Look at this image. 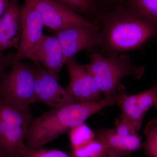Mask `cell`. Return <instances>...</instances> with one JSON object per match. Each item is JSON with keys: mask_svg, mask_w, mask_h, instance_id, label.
<instances>
[{"mask_svg": "<svg viewBox=\"0 0 157 157\" xmlns=\"http://www.w3.org/2000/svg\"><path fill=\"white\" fill-rule=\"evenodd\" d=\"M115 124L114 130L120 136L127 137L132 135H138V133L131 124L120 116L116 121Z\"/></svg>", "mask_w": 157, "mask_h": 157, "instance_id": "44dd1931", "label": "cell"}, {"mask_svg": "<svg viewBox=\"0 0 157 157\" xmlns=\"http://www.w3.org/2000/svg\"><path fill=\"white\" fill-rule=\"evenodd\" d=\"M21 31V6L18 0H10L0 18V53L11 48L17 49Z\"/></svg>", "mask_w": 157, "mask_h": 157, "instance_id": "4fadbf2b", "label": "cell"}, {"mask_svg": "<svg viewBox=\"0 0 157 157\" xmlns=\"http://www.w3.org/2000/svg\"><path fill=\"white\" fill-rule=\"evenodd\" d=\"M102 33L112 50L123 52L138 48L157 33V22L129 8L110 15Z\"/></svg>", "mask_w": 157, "mask_h": 157, "instance_id": "7a4b0ae2", "label": "cell"}, {"mask_svg": "<svg viewBox=\"0 0 157 157\" xmlns=\"http://www.w3.org/2000/svg\"><path fill=\"white\" fill-rule=\"evenodd\" d=\"M129 8L157 22V0H128Z\"/></svg>", "mask_w": 157, "mask_h": 157, "instance_id": "ac0fdd59", "label": "cell"}, {"mask_svg": "<svg viewBox=\"0 0 157 157\" xmlns=\"http://www.w3.org/2000/svg\"><path fill=\"white\" fill-rule=\"evenodd\" d=\"M107 154L106 147L98 139H94L84 146L72 149L70 157H104Z\"/></svg>", "mask_w": 157, "mask_h": 157, "instance_id": "2e32d148", "label": "cell"}, {"mask_svg": "<svg viewBox=\"0 0 157 157\" xmlns=\"http://www.w3.org/2000/svg\"><path fill=\"white\" fill-rule=\"evenodd\" d=\"M82 13H90L95 9L93 0H56Z\"/></svg>", "mask_w": 157, "mask_h": 157, "instance_id": "ffe728a7", "label": "cell"}, {"mask_svg": "<svg viewBox=\"0 0 157 157\" xmlns=\"http://www.w3.org/2000/svg\"><path fill=\"white\" fill-rule=\"evenodd\" d=\"M155 107V108H156L157 109V101L156 102L154 106Z\"/></svg>", "mask_w": 157, "mask_h": 157, "instance_id": "484cf974", "label": "cell"}, {"mask_svg": "<svg viewBox=\"0 0 157 157\" xmlns=\"http://www.w3.org/2000/svg\"><path fill=\"white\" fill-rule=\"evenodd\" d=\"M25 59L42 64L49 74L58 79L65 65L61 45L56 36L43 35L39 42L27 55Z\"/></svg>", "mask_w": 157, "mask_h": 157, "instance_id": "7c38bea8", "label": "cell"}, {"mask_svg": "<svg viewBox=\"0 0 157 157\" xmlns=\"http://www.w3.org/2000/svg\"><path fill=\"white\" fill-rule=\"evenodd\" d=\"M21 35L19 46L14 55V63L25 59L44 35V25L41 15L29 2L25 1L21 6Z\"/></svg>", "mask_w": 157, "mask_h": 157, "instance_id": "8fae6325", "label": "cell"}, {"mask_svg": "<svg viewBox=\"0 0 157 157\" xmlns=\"http://www.w3.org/2000/svg\"><path fill=\"white\" fill-rule=\"evenodd\" d=\"M21 157H70L64 152L56 149H31L26 147Z\"/></svg>", "mask_w": 157, "mask_h": 157, "instance_id": "d6986e66", "label": "cell"}, {"mask_svg": "<svg viewBox=\"0 0 157 157\" xmlns=\"http://www.w3.org/2000/svg\"><path fill=\"white\" fill-rule=\"evenodd\" d=\"M33 116L0 98V151L6 157H21Z\"/></svg>", "mask_w": 157, "mask_h": 157, "instance_id": "277c9868", "label": "cell"}, {"mask_svg": "<svg viewBox=\"0 0 157 157\" xmlns=\"http://www.w3.org/2000/svg\"><path fill=\"white\" fill-rule=\"evenodd\" d=\"M70 82L66 90L77 102H93L100 101L101 92L95 79L84 65H79L74 57L65 63Z\"/></svg>", "mask_w": 157, "mask_h": 157, "instance_id": "ba28073f", "label": "cell"}, {"mask_svg": "<svg viewBox=\"0 0 157 157\" xmlns=\"http://www.w3.org/2000/svg\"><path fill=\"white\" fill-rule=\"evenodd\" d=\"M146 139L143 144L148 157H157V117L147 124L144 130Z\"/></svg>", "mask_w": 157, "mask_h": 157, "instance_id": "e0dca14e", "label": "cell"}, {"mask_svg": "<svg viewBox=\"0 0 157 157\" xmlns=\"http://www.w3.org/2000/svg\"><path fill=\"white\" fill-rule=\"evenodd\" d=\"M84 66L94 76L101 93L106 98H114L123 87L121 82L124 77L132 76L138 79L144 72L142 67L132 64L126 54L107 58L94 52L89 63Z\"/></svg>", "mask_w": 157, "mask_h": 157, "instance_id": "3957f363", "label": "cell"}, {"mask_svg": "<svg viewBox=\"0 0 157 157\" xmlns=\"http://www.w3.org/2000/svg\"><path fill=\"white\" fill-rule=\"evenodd\" d=\"M95 134L97 139L103 142L109 154L124 156L137 151L142 147L141 138L138 135L122 137L114 128L98 129Z\"/></svg>", "mask_w": 157, "mask_h": 157, "instance_id": "5bb4252c", "label": "cell"}, {"mask_svg": "<svg viewBox=\"0 0 157 157\" xmlns=\"http://www.w3.org/2000/svg\"><path fill=\"white\" fill-rule=\"evenodd\" d=\"M104 157H124V156H120L115 155L109 154L107 153V154Z\"/></svg>", "mask_w": 157, "mask_h": 157, "instance_id": "cb8c5ba5", "label": "cell"}, {"mask_svg": "<svg viewBox=\"0 0 157 157\" xmlns=\"http://www.w3.org/2000/svg\"><path fill=\"white\" fill-rule=\"evenodd\" d=\"M0 157H6V156L4 155L0 151Z\"/></svg>", "mask_w": 157, "mask_h": 157, "instance_id": "d4e9b609", "label": "cell"}, {"mask_svg": "<svg viewBox=\"0 0 157 157\" xmlns=\"http://www.w3.org/2000/svg\"><path fill=\"white\" fill-rule=\"evenodd\" d=\"M15 53H0V80L5 76L7 68L14 63Z\"/></svg>", "mask_w": 157, "mask_h": 157, "instance_id": "7402d4cb", "label": "cell"}, {"mask_svg": "<svg viewBox=\"0 0 157 157\" xmlns=\"http://www.w3.org/2000/svg\"><path fill=\"white\" fill-rule=\"evenodd\" d=\"M114 98L115 105L121 110L120 117L131 124L139 134L144 116L157 101V83L145 91L136 94H126L123 87Z\"/></svg>", "mask_w": 157, "mask_h": 157, "instance_id": "52a82bcc", "label": "cell"}, {"mask_svg": "<svg viewBox=\"0 0 157 157\" xmlns=\"http://www.w3.org/2000/svg\"><path fill=\"white\" fill-rule=\"evenodd\" d=\"M35 64L36 73L34 90L36 102H42L52 108H60L77 103L66 87L60 85L57 79L39 64Z\"/></svg>", "mask_w": 157, "mask_h": 157, "instance_id": "30bf717a", "label": "cell"}, {"mask_svg": "<svg viewBox=\"0 0 157 157\" xmlns=\"http://www.w3.org/2000/svg\"><path fill=\"white\" fill-rule=\"evenodd\" d=\"M113 105L114 98H104L96 102H77L52 108L33 120L26 135V146L42 148L73 127L84 123L101 109Z\"/></svg>", "mask_w": 157, "mask_h": 157, "instance_id": "6da1fadb", "label": "cell"}, {"mask_svg": "<svg viewBox=\"0 0 157 157\" xmlns=\"http://www.w3.org/2000/svg\"><path fill=\"white\" fill-rule=\"evenodd\" d=\"M11 66L0 80V98L19 109H29L30 105L36 102V66L21 61Z\"/></svg>", "mask_w": 157, "mask_h": 157, "instance_id": "5b68a950", "label": "cell"}, {"mask_svg": "<svg viewBox=\"0 0 157 157\" xmlns=\"http://www.w3.org/2000/svg\"><path fill=\"white\" fill-rule=\"evenodd\" d=\"M72 149L81 147L95 139V132L86 124L82 123L73 127L68 132Z\"/></svg>", "mask_w": 157, "mask_h": 157, "instance_id": "9a60e30c", "label": "cell"}, {"mask_svg": "<svg viewBox=\"0 0 157 157\" xmlns=\"http://www.w3.org/2000/svg\"><path fill=\"white\" fill-rule=\"evenodd\" d=\"M40 13L44 26L57 32L80 26H93L94 23L79 15L74 9L56 0H24Z\"/></svg>", "mask_w": 157, "mask_h": 157, "instance_id": "8992f818", "label": "cell"}, {"mask_svg": "<svg viewBox=\"0 0 157 157\" xmlns=\"http://www.w3.org/2000/svg\"><path fill=\"white\" fill-rule=\"evenodd\" d=\"M63 53L65 64L79 51L89 49L103 42V35L97 25L80 26L56 32Z\"/></svg>", "mask_w": 157, "mask_h": 157, "instance_id": "9c48e42d", "label": "cell"}, {"mask_svg": "<svg viewBox=\"0 0 157 157\" xmlns=\"http://www.w3.org/2000/svg\"><path fill=\"white\" fill-rule=\"evenodd\" d=\"M10 0H0V18L2 17L9 6Z\"/></svg>", "mask_w": 157, "mask_h": 157, "instance_id": "603a6c76", "label": "cell"}]
</instances>
